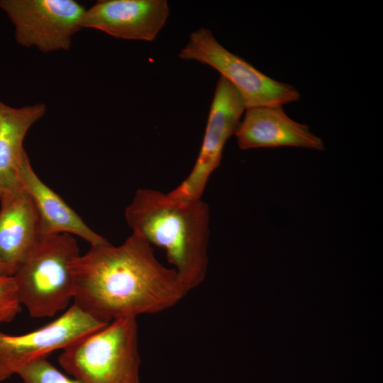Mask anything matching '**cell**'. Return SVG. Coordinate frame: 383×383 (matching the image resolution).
I'll use <instances>...</instances> for the list:
<instances>
[{
  "mask_svg": "<svg viewBox=\"0 0 383 383\" xmlns=\"http://www.w3.org/2000/svg\"><path fill=\"white\" fill-rule=\"evenodd\" d=\"M73 273V304L105 323L165 311L188 293L176 270L133 233L118 246H91L75 260Z\"/></svg>",
  "mask_w": 383,
  "mask_h": 383,
  "instance_id": "1",
  "label": "cell"
},
{
  "mask_svg": "<svg viewBox=\"0 0 383 383\" xmlns=\"http://www.w3.org/2000/svg\"><path fill=\"white\" fill-rule=\"evenodd\" d=\"M124 216L133 233L162 248L189 292L209 267L210 208L201 199H179L149 188L138 189Z\"/></svg>",
  "mask_w": 383,
  "mask_h": 383,
  "instance_id": "2",
  "label": "cell"
},
{
  "mask_svg": "<svg viewBox=\"0 0 383 383\" xmlns=\"http://www.w3.org/2000/svg\"><path fill=\"white\" fill-rule=\"evenodd\" d=\"M72 235H42L15 274L19 301L33 318L52 317L74 296L73 265L79 256Z\"/></svg>",
  "mask_w": 383,
  "mask_h": 383,
  "instance_id": "3",
  "label": "cell"
},
{
  "mask_svg": "<svg viewBox=\"0 0 383 383\" xmlns=\"http://www.w3.org/2000/svg\"><path fill=\"white\" fill-rule=\"evenodd\" d=\"M63 370L82 383H140L136 318L115 320L63 349Z\"/></svg>",
  "mask_w": 383,
  "mask_h": 383,
  "instance_id": "4",
  "label": "cell"
},
{
  "mask_svg": "<svg viewBox=\"0 0 383 383\" xmlns=\"http://www.w3.org/2000/svg\"><path fill=\"white\" fill-rule=\"evenodd\" d=\"M179 57L209 65L226 79L241 96L245 108L282 106L300 99L292 85L277 81L224 48L212 32L200 28L191 33Z\"/></svg>",
  "mask_w": 383,
  "mask_h": 383,
  "instance_id": "5",
  "label": "cell"
},
{
  "mask_svg": "<svg viewBox=\"0 0 383 383\" xmlns=\"http://www.w3.org/2000/svg\"><path fill=\"white\" fill-rule=\"evenodd\" d=\"M18 44L43 52L67 50L81 29L85 7L74 0H0Z\"/></svg>",
  "mask_w": 383,
  "mask_h": 383,
  "instance_id": "6",
  "label": "cell"
},
{
  "mask_svg": "<svg viewBox=\"0 0 383 383\" xmlns=\"http://www.w3.org/2000/svg\"><path fill=\"white\" fill-rule=\"evenodd\" d=\"M246 110L236 89L220 76L211 104L199 153L188 176L168 194L179 199H201L212 173L221 164L223 148L235 135Z\"/></svg>",
  "mask_w": 383,
  "mask_h": 383,
  "instance_id": "7",
  "label": "cell"
},
{
  "mask_svg": "<svg viewBox=\"0 0 383 383\" xmlns=\"http://www.w3.org/2000/svg\"><path fill=\"white\" fill-rule=\"evenodd\" d=\"M106 324L72 304L57 318L32 332L9 335L0 331V382L33 361L62 350Z\"/></svg>",
  "mask_w": 383,
  "mask_h": 383,
  "instance_id": "8",
  "label": "cell"
},
{
  "mask_svg": "<svg viewBox=\"0 0 383 383\" xmlns=\"http://www.w3.org/2000/svg\"><path fill=\"white\" fill-rule=\"evenodd\" d=\"M170 14L166 0H99L86 9L81 28L116 38L152 41Z\"/></svg>",
  "mask_w": 383,
  "mask_h": 383,
  "instance_id": "9",
  "label": "cell"
},
{
  "mask_svg": "<svg viewBox=\"0 0 383 383\" xmlns=\"http://www.w3.org/2000/svg\"><path fill=\"white\" fill-rule=\"evenodd\" d=\"M242 150L296 147L322 151L323 140L309 126L291 118L282 106L247 109L235 134Z\"/></svg>",
  "mask_w": 383,
  "mask_h": 383,
  "instance_id": "10",
  "label": "cell"
},
{
  "mask_svg": "<svg viewBox=\"0 0 383 383\" xmlns=\"http://www.w3.org/2000/svg\"><path fill=\"white\" fill-rule=\"evenodd\" d=\"M0 262L13 276L43 235L33 200L22 187L0 196Z\"/></svg>",
  "mask_w": 383,
  "mask_h": 383,
  "instance_id": "11",
  "label": "cell"
},
{
  "mask_svg": "<svg viewBox=\"0 0 383 383\" xmlns=\"http://www.w3.org/2000/svg\"><path fill=\"white\" fill-rule=\"evenodd\" d=\"M19 179L36 208L43 235L68 233L80 237L91 246L109 243L90 228L60 196L41 181L33 170L27 153L21 164Z\"/></svg>",
  "mask_w": 383,
  "mask_h": 383,
  "instance_id": "12",
  "label": "cell"
},
{
  "mask_svg": "<svg viewBox=\"0 0 383 383\" xmlns=\"http://www.w3.org/2000/svg\"><path fill=\"white\" fill-rule=\"evenodd\" d=\"M45 113L43 103L14 108L0 100V196L22 188L19 170L26 154L23 140Z\"/></svg>",
  "mask_w": 383,
  "mask_h": 383,
  "instance_id": "13",
  "label": "cell"
},
{
  "mask_svg": "<svg viewBox=\"0 0 383 383\" xmlns=\"http://www.w3.org/2000/svg\"><path fill=\"white\" fill-rule=\"evenodd\" d=\"M17 374L23 383H82L62 373L46 357L28 364Z\"/></svg>",
  "mask_w": 383,
  "mask_h": 383,
  "instance_id": "14",
  "label": "cell"
},
{
  "mask_svg": "<svg viewBox=\"0 0 383 383\" xmlns=\"http://www.w3.org/2000/svg\"><path fill=\"white\" fill-rule=\"evenodd\" d=\"M21 310L13 277L0 274V324L13 320Z\"/></svg>",
  "mask_w": 383,
  "mask_h": 383,
  "instance_id": "15",
  "label": "cell"
},
{
  "mask_svg": "<svg viewBox=\"0 0 383 383\" xmlns=\"http://www.w3.org/2000/svg\"><path fill=\"white\" fill-rule=\"evenodd\" d=\"M0 274H6L5 269L3 265L0 262Z\"/></svg>",
  "mask_w": 383,
  "mask_h": 383,
  "instance_id": "16",
  "label": "cell"
}]
</instances>
